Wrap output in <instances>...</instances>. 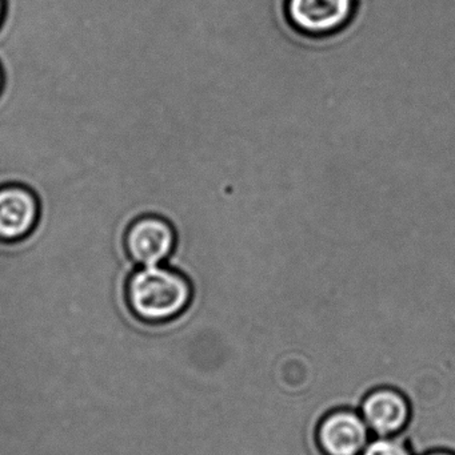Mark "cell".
<instances>
[{
	"label": "cell",
	"mask_w": 455,
	"mask_h": 455,
	"mask_svg": "<svg viewBox=\"0 0 455 455\" xmlns=\"http://www.w3.org/2000/svg\"><path fill=\"white\" fill-rule=\"evenodd\" d=\"M360 413L371 435L398 437L410 424L411 406L400 390L378 387L363 397Z\"/></svg>",
	"instance_id": "obj_6"
},
{
	"label": "cell",
	"mask_w": 455,
	"mask_h": 455,
	"mask_svg": "<svg viewBox=\"0 0 455 455\" xmlns=\"http://www.w3.org/2000/svg\"><path fill=\"white\" fill-rule=\"evenodd\" d=\"M355 11V0H285L290 26L307 36H326L341 31Z\"/></svg>",
	"instance_id": "obj_4"
},
{
	"label": "cell",
	"mask_w": 455,
	"mask_h": 455,
	"mask_svg": "<svg viewBox=\"0 0 455 455\" xmlns=\"http://www.w3.org/2000/svg\"><path fill=\"white\" fill-rule=\"evenodd\" d=\"M5 12V0H0V24H2L3 18Z\"/></svg>",
	"instance_id": "obj_9"
},
{
	"label": "cell",
	"mask_w": 455,
	"mask_h": 455,
	"mask_svg": "<svg viewBox=\"0 0 455 455\" xmlns=\"http://www.w3.org/2000/svg\"><path fill=\"white\" fill-rule=\"evenodd\" d=\"M370 435L361 413L338 409L321 419L315 440L323 455H361L370 443Z\"/></svg>",
	"instance_id": "obj_5"
},
{
	"label": "cell",
	"mask_w": 455,
	"mask_h": 455,
	"mask_svg": "<svg viewBox=\"0 0 455 455\" xmlns=\"http://www.w3.org/2000/svg\"><path fill=\"white\" fill-rule=\"evenodd\" d=\"M192 294L187 275L163 265L135 267L126 278V307L136 323L149 328L181 317L189 309Z\"/></svg>",
	"instance_id": "obj_1"
},
{
	"label": "cell",
	"mask_w": 455,
	"mask_h": 455,
	"mask_svg": "<svg viewBox=\"0 0 455 455\" xmlns=\"http://www.w3.org/2000/svg\"><path fill=\"white\" fill-rule=\"evenodd\" d=\"M361 455H413V451L398 437H377Z\"/></svg>",
	"instance_id": "obj_7"
},
{
	"label": "cell",
	"mask_w": 455,
	"mask_h": 455,
	"mask_svg": "<svg viewBox=\"0 0 455 455\" xmlns=\"http://www.w3.org/2000/svg\"><path fill=\"white\" fill-rule=\"evenodd\" d=\"M42 219V200L28 184L0 183V243L16 245L34 235Z\"/></svg>",
	"instance_id": "obj_3"
},
{
	"label": "cell",
	"mask_w": 455,
	"mask_h": 455,
	"mask_svg": "<svg viewBox=\"0 0 455 455\" xmlns=\"http://www.w3.org/2000/svg\"><path fill=\"white\" fill-rule=\"evenodd\" d=\"M3 87H4V75H3V69L0 67V95H2Z\"/></svg>",
	"instance_id": "obj_10"
},
{
	"label": "cell",
	"mask_w": 455,
	"mask_h": 455,
	"mask_svg": "<svg viewBox=\"0 0 455 455\" xmlns=\"http://www.w3.org/2000/svg\"><path fill=\"white\" fill-rule=\"evenodd\" d=\"M176 240L175 227L167 218L157 212H144L126 227L123 248L131 264L155 267L173 256Z\"/></svg>",
	"instance_id": "obj_2"
},
{
	"label": "cell",
	"mask_w": 455,
	"mask_h": 455,
	"mask_svg": "<svg viewBox=\"0 0 455 455\" xmlns=\"http://www.w3.org/2000/svg\"><path fill=\"white\" fill-rule=\"evenodd\" d=\"M425 455H455L453 451H429V453H427Z\"/></svg>",
	"instance_id": "obj_8"
}]
</instances>
